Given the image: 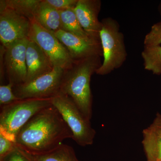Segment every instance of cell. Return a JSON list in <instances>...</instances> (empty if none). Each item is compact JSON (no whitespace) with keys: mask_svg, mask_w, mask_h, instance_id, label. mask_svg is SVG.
Segmentation results:
<instances>
[{"mask_svg":"<svg viewBox=\"0 0 161 161\" xmlns=\"http://www.w3.org/2000/svg\"><path fill=\"white\" fill-rule=\"evenodd\" d=\"M14 85L11 83L1 85L0 86V105L1 107L7 105L18 100L13 91Z\"/></svg>","mask_w":161,"mask_h":161,"instance_id":"obj_21","label":"cell"},{"mask_svg":"<svg viewBox=\"0 0 161 161\" xmlns=\"http://www.w3.org/2000/svg\"><path fill=\"white\" fill-rule=\"evenodd\" d=\"M142 56L145 69L155 75L161 74V45L145 46Z\"/></svg>","mask_w":161,"mask_h":161,"instance_id":"obj_18","label":"cell"},{"mask_svg":"<svg viewBox=\"0 0 161 161\" xmlns=\"http://www.w3.org/2000/svg\"><path fill=\"white\" fill-rule=\"evenodd\" d=\"M40 0H1L0 9L8 8L27 18L34 19L33 13Z\"/></svg>","mask_w":161,"mask_h":161,"instance_id":"obj_15","label":"cell"},{"mask_svg":"<svg viewBox=\"0 0 161 161\" xmlns=\"http://www.w3.org/2000/svg\"><path fill=\"white\" fill-rule=\"evenodd\" d=\"M15 146L14 142L0 133V158L10 152Z\"/></svg>","mask_w":161,"mask_h":161,"instance_id":"obj_23","label":"cell"},{"mask_svg":"<svg viewBox=\"0 0 161 161\" xmlns=\"http://www.w3.org/2000/svg\"><path fill=\"white\" fill-rule=\"evenodd\" d=\"M145 46H158L161 45V21L151 27L144 40Z\"/></svg>","mask_w":161,"mask_h":161,"instance_id":"obj_20","label":"cell"},{"mask_svg":"<svg viewBox=\"0 0 161 161\" xmlns=\"http://www.w3.org/2000/svg\"><path fill=\"white\" fill-rule=\"evenodd\" d=\"M33 155L35 161H79L74 149L64 144L50 152Z\"/></svg>","mask_w":161,"mask_h":161,"instance_id":"obj_16","label":"cell"},{"mask_svg":"<svg viewBox=\"0 0 161 161\" xmlns=\"http://www.w3.org/2000/svg\"><path fill=\"white\" fill-rule=\"evenodd\" d=\"M0 161H35L32 154L15 146L13 150L0 158Z\"/></svg>","mask_w":161,"mask_h":161,"instance_id":"obj_19","label":"cell"},{"mask_svg":"<svg viewBox=\"0 0 161 161\" xmlns=\"http://www.w3.org/2000/svg\"><path fill=\"white\" fill-rule=\"evenodd\" d=\"M99 56L75 61L64 72L60 94L66 95L89 120L92 116L91 77L101 65Z\"/></svg>","mask_w":161,"mask_h":161,"instance_id":"obj_2","label":"cell"},{"mask_svg":"<svg viewBox=\"0 0 161 161\" xmlns=\"http://www.w3.org/2000/svg\"><path fill=\"white\" fill-rule=\"evenodd\" d=\"M28 38L16 42L6 48L4 65L9 83L14 86L24 83L27 76L26 53Z\"/></svg>","mask_w":161,"mask_h":161,"instance_id":"obj_9","label":"cell"},{"mask_svg":"<svg viewBox=\"0 0 161 161\" xmlns=\"http://www.w3.org/2000/svg\"><path fill=\"white\" fill-rule=\"evenodd\" d=\"M150 126L156 131L161 133V115L160 114H157L153 122Z\"/></svg>","mask_w":161,"mask_h":161,"instance_id":"obj_24","label":"cell"},{"mask_svg":"<svg viewBox=\"0 0 161 161\" xmlns=\"http://www.w3.org/2000/svg\"><path fill=\"white\" fill-rule=\"evenodd\" d=\"M26 60L27 76L25 82L48 74L54 68L40 47L30 40L26 47Z\"/></svg>","mask_w":161,"mask_h":161,"instance_id":"obj_12","label":"cell"},{"mask_svg":"<svg viewBox=\"0 0 161 161\" xmlns=\"http://www.w3.org/2000/svg\"><path fill=\"white\" fill-rule=\"evenodd\" d=\"M73 133L54 106H50L35 115L20 130L15 143L32 155L50 152L73 139Z\"/></svg>","mask_w":161,"mask_h":161,"instance_id":"obj_1","label":"cell"},{"mask_svg":"<svg viewBox=\"0 0 161 161\" xmlns=\"http://www.w3.org/2000/svg\"><path fill=\"white\" fill-rule=\"evenodd\" d=\"M101 23L99 36L103 60L95 73L104 75L121 66L127 54L123 35L119 31L117 22L108 18L103 20Z\"/></svg>","mask_w":161,"mask_h":161,"instance_id":"obj_4","label":"cell"},{"mask_svg":"<svg viewBox=\"0 0 161 161\" xmlns=\"http://www.w3.org/2000/svg\"><path fill=\"white\" fill-rule=\"evenodd\" d=\"M53 33L67 50L75 62L103 56L101 43L99 40L80 37L61 29Z\"/></svg>","mask_w":161,"mask_h":161,"instance_id":"obj_10","label":"cell"},{"mask_svg":"<svg viewBox=\"0 0 161 161\" xmlns=\"http://www.w3.org/2000/svg\"><path fill=\"white\" fill-rule=\"evenodd\" d=\"M52 103L71 131L73 140L81 147L92 145L96 132L91 125L90 120L74 102L66 95L60 93L52 98Z\"/></svg>","mask_w":161,"mask_h":161,"instance_id":"obj_5","label":"cell"},{"mask_svg":"<svg viewBox=\"0 0 161 161\" xmlns=\"http://www.w3.org/2000/svg\"><path fill=\"white\" fill-rule=\"evenodd\" d=\"M101 2L98 0H78L74 10L80 26L89 36L100 40L102 23L98 19Z\"/></svg>","mask_w":161,"mask_h":161,"instance_id":"obj_11","label":"cell"},{"mask_svg":"<svg viewBox=\"0 0 161 161\" xmlns=\"http://www.w3.org/2000/svg\"><path fill=\"white\" fill-rule=\"evenodd\" d=\"M31 21L8 8L0 9V40L5 48L28 38Z\"/></svg>","mask_w":161,"mask_h":161,"instance_id":"obj_8","label":"cell"},{"mask_svg":"<svg viewBox=\"0 0 161 161\" xmlns=\"http://www.w3.org/2000/svg\"><path fill=\"white\" fill-rule=\"evenodd\" d=\"M59 12L61 19V30L80 37L92 39L80 26L74 9L60 10Z\"/></svg>","mask_w":161,"mask_h":161,"instance_id":"obj_17","label":"cell"},{"mask_svg":"<svg viewBox=\"0 0 161 161\" xmlns=\"http://www.w3.org/2000/svg\"><path fill=\"white\" fill-rule=\"evenodd\" d=\"M142 134V144L147 161H161V133L150 126Z\"/></svg>","mask_w":161,"mask_h":161,"instance_id":"obj_14","label":"cell"},{"mask_svg":"<svg viewBox=\"0 0 161 161\" xmlns=\"http://www.w3.org/2000/svg\"><path fill=\"white\" fill-rule=\"evenodd\" d=\"M45 1L59 11L74 9L78 2V0H45Z\"/></svg>","mask_w":161,"mask_h":161,"instance_id":"obj_22","label":"cell"},{"mask_svg":"<svg viewBox=\"0 0 161 161\" xmlns=\"http://www.w3.org/2000/svg\"><path fill=\"white\" fill-rule=\"evenodd\" d=\"M28 39L40 47L54 67L61 68L66 70L75 62L53 32L43 28L35 19L31 21Z\"/></svg>","mask_w":161,"mask_h":161,"instance_id":"obj_7","label":"cell"},{"mask_svg":"<svg viewBox=\"0 0 161 161\" xmlns=\"http://www.w3.org/2000/svg\"><path fill=\"white\" fill-rule=\"evenodd\" d=\"M52 98L20 99L1 107L0 133L15 142L20 130L35 115L52 105Z\"/></svg>","mask_w":161,"mask_h":161,"instance_id":"obj_3","label":"cell"},{"mask_svg":"<svg viewBox=\"0 0 161 161\" xmlns=\"http://www.w3.org/2000/svg\"><path fill=\"white\" fill-rule=\"evenodd\" d=\"M64 72L61 68L54 67L34 80L14 86L13 91L19 99L53 98L60 93Z\"/></svg>","mask_w":161,"mask_h":161,"instance_id":"obj_6","label":"cell"},{"mask_svg":"<svg viewBox=\"0 0 161 161\" xmlns=\"http://www.w3.org/2000/svg\"><path fill=\"white\" fill-rule=\"evenodd\" d=\"M33 17L40 25L49 31L55 32L61 29L60 12L45 0H40L34 12Z\"/></svg>","mask_w":161,"mask_h":161,"instance_id":"obj_13","label":"cell"}]
</instances>
